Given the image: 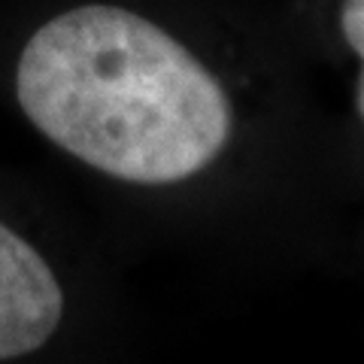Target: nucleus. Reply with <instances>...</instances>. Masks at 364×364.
Returning <instances> with one entry per match:
<instances>
[{"instance_id": "obj_1", "label": "nucleus", "mask_w": 364, "mask_h": 364, "mask_svg": "<svg viewBox=\"0 0 364 364\" xmlns=\"http://www.w3.org/2000/svg\"><path fill=\"white\" fill-rule=\"evenodd\" d=\"M16 97L46 140L136 186L203 173L234 131V104L210 67L152 18L109 4L33 31Z\"/></svg>"}, {"instance_id": "obj_2", "label": "nucleus", "mask_w": 364, "mask_h": 364, "mask_svg": "<svg viewBox=\"0 0 364 364\" xmlns=\"http://www.w3.org/2000/svg\"><path fill=\"white\" fill-rule=\"evenodd\" d=\"M64 318V289L40 249L0 222V361L37 352Z\"/></svg>"}, {"instance_id": "obj_3", "label": "nucleus", "mask_w": 364, "mask_h": 364, "mask_svg": "<svg viewBox=\"0 0 364 364\" xmlns=\"http://www.w3.org/2000/svg\"><path fill=\"white\" fill-rule=\"evenodd\" d=\"M340 33H343L349 52L358 61L355 112L364 122V0H340Z\"/></svg>"}]
</instances>
